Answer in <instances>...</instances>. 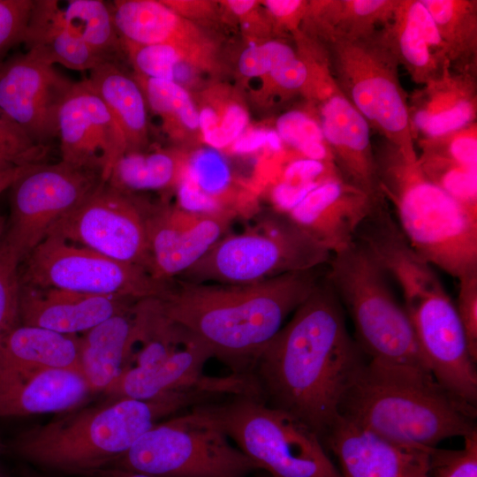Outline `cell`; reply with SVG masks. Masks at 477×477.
I'll return each mask as SVG.
<instances>
[{
  "instance_id": "12",
  "label": "cell",
  "mask_w": 477,
  "mask_h": 477,
  "mask_svg": "<svg viewBox=\"0 0 477 477\" xmlns=\"http://www.w3.org/2000/svg\"><path fill=\"white\" fill-rule=\"evenodd\" d=\"M102 173L60 161L31 166L11 186L4 240L21 261L53 225L102 182Z\"/></svg>"
},
{
  "instance_id": "44",
  "label": "cell",
  "mask_w": 477,
  "mask_h": 477,
  "mask_svg": "<svg viewBox=\"0 0 477 477\" xmlns=\"http://www.w3.org/2000/svg\"><path fill=\"white\" fill-rule=\"evenodd\" d=\"M34 0H0V66L24 39Z\"/></svg>"
},
{
  "instance_id": "24",
  "label": "cell",
  "mask_w": 477,
  "mask_h": 477,
  "mask_svg": "<svg viewBox=\"0 0 477 477\" xmlns=\"http://www.w3.org/2000/svg\"><path fill=\"white\" fill-rule=\"evenodd\" d=\"M121 41L139 45L171 43L211 48L198 27L163 1L116 0L110 3Z\"/></svg>"
},
{
  "instance_id": "1",
  "label": "cell",
  "mask_w": 477,
  "mask_h": 477,
  "mask_svg": "<svg viewBox=\"0 0 477 477\" xmlns=\"http://www.w3.org/2000/svg\"><path fill=\"white\" fill-rule=\"evenodd\" d=\"M366 362L325 274L261 349L250 374L261 399L299 420L322 441Z\"/></svg>"
},
{
  "instance_id": "7",
  "label": "cell",
  "mask_w": 477,
  "mask_h": 477,
  "mask_svg": "<svg viewBox=\"0 0 477 477\" xmlns=\"http://www.w3.org/2000/svg\"><path fill=\"white\" fill-rule=\"evenodd\" d=\"M199 406L272 477H342L310 428L260 397L230 396Z\"/></svg>"
},
{
  "instance_id": "39",
  "label": "cell",
  "mask_w": 477,
  "mask_h": 477,
  "mask_svg": "<svg viewBox=\"0 0 477 477\" xmlns=\"http://www.w3.org/2000/svg\"><path fill=\"white\" fill-rule=\"evenodd\" d=\"M283 143L292 147L303 157L315 145L326 143L316 113L310 105L307 110H292L282 114L276 129Z\"/></svg>"
},
{
  "instance_id": "26",
  "label": "cell",
  "mask_w": 477,
  "mask_h": 477,
  "mask_svg": "<svg viewBox=\"0 0 477 477\" xmlns=\"http://www.w3.org/2000/svg\"><path fill=\"white\" fill-rule=\"evenodd\" d=\"M396 4L397 0L309 1L300 30L320 42L358 39L386 24Z\"/></svg>"
},
{
  "instance_id": "30",
  "label": "cell",
  "mask_w": 477,
  "mask_h": 477,
  "mask_svg": "<svg viewBox=\"0 0 477 477\" xmlns=\"http://www.w3.org/2000/svg\"><path fill=\"white\" fill-rule=\"evenodd\" d=\"M22 43L42 61L75 71H90L108 60L49 17L35 3Z\"/></svg>"
},
{
  "instance_id": "33",
  "label": "cell",
  "mask_w": 477,
  "mask_h": 477,
  "mask_svg": "<svg viewBox=\"0 0 477 477\" xmlns=\"http://www.w3.org/2000/svg\"><path fill=\"white\" fill-rule=\"evenodd\" d=\"M124 54L135 75L166 80L186 88L188 80L211 60V48H189L171 43L139 45L121 41Z\"/></svg>"
},
{
  "instance_id": "9",
  "label": "cell",
  "mask_w": 477,
  "mask_h": 477,
  "mask_svg": "<svg viewBox=\"0 0 477 477\" xmlns=\"http://www.w3.org/2000/svg\"><path fill=\"white\" fill-rule=\"evenodd\" d=\"M107 467L152 477H247L259 470L199 405L155 425Z\"/></svg>"
},
{
  "instance_id": "47",
  "label": "cell",
  "mask_w": 477,
  "mask_h": 477,
  "mask_svg": "<svg viewBox=\"0 0 477 477\" xmlns=\"http://www.w3.org/2000/svg\"><path fill=\"white\" fill-rule=\"evenodd\" d=\"M309 1L303 0H268L263 2L272 23L278 29H285L295 34L301 26Z\"/></svg>"
},
{
  "instance_id": "27",
  "label": "cell",
  "mask_w": 477,
  "mask_h": 477,
  "mask_svg": "<svg viewBox=\"0 0 477 477\" xmlns=\"http://www.w3.org/2000/svg\"><path fill=\"white\" fill-rule=\"evenodd\" d=\"M89 72L88 80L119 129L125 154L145 150L148 144V105L134 76L116 61L102 63Z\"/></svg>"
},
{
  "instance_id": "32",
  "label": "cell",
  "mask_w": 477,
  "mask_h": 477,
  "mask_svg": "<svg viewBox=\"0 0 477 477\" xmlns=\"http://www.w3.org/2000/svg\"><path fill=\"white\" fill-rule=\"evenodd\" d=\"M186 161V155L174 150L126 153L117 160L105 182L133 193L177 187Z\"/></svg>"
},
{
  "instance_id": "29",
  "label": "cell",
  "mask_w": 477,
  "mask_h": 477,
  "mask_svg": "<svg viewBox=\"0 0 477 477\" xmlns=\"http://www.w3.org/2000/svg\"><path fill=\"white\" fill-rule=\"evenodd\" d=\"M52 19L82 39L108 61L124 54L110 3L102 0H35Z\"/></svg>"
},
{
  "instance_id": "46",
  "label": "cell",
  "mask_w": 477,
  "mask_h": 477,
  "mask_svg": "<svg viewBox=\"0 0 477 477\" xmlns=\"http://www.w3.org/2000/svg\"><path fill=\"white\" fill-rule=\"evenodd\" d=\"M307 77V64L297 52L296 56L280 64L263 80L269 94L287 98L298 93L302 94Z\"/></svg>"
},
{
  "instance_id": "22",
  "label": "cell",
  "mask_w": 477,
  "mask_h": 477,
  "mask_svg": "<svg viewBox=\"0 0 477 477\" xmlns=\"http://www.w3.org/2000/svg\"><path fill=\"white\" fill-rule=\"evenodd\" d=\"M477 74L450 68L408 96L413 140L438 136L476 121Z\"/></svg>"
},
{
  "instance_id": "55",
  "label": "cell",
  "mask_w": 477,
  "mask_h": 477,
  "mask_svg": "<svg viewBox=\"0 0 477 477\" xmlns=\"http://www.w3.org/2000/svg\"><path fill=\"white\" fill-rule=\"evenodd\" d=\"M4 450V445L0 443V454L3 452Z\"/></svg>"
},
{
  "instance_id": "6",
  "label": "cell",
  "mask_w": 477,
  "mask_h": 477,
  "mask_svg": "<svg viewBox=\"0 0 477 477\" xmlns=\"http://www.w3.org/2000/svg\"><path fill=\"white\" fill-rule=\"evenodd\" d=\"M329 264L326 277L350 314L355 340L368 360L431 374L408 314L371 252L354 238L332 254Z\"/></svg>"
},
{
  "instance_id": "43",
  "label": "cell",
  "mask_w": 477,
  "mask_h": 477,
  "mask_svg": "<svg viewBox=\"0 0 477 477\" xmlns=\"http://www.w3.org/2000/svg\"><path fill=\"white\" fill-rule=\"evenodd\" d=\"M418 145L477 168V122L434 137L418 139Z\"/></svg>"
},
{
  "instance_id": "53",
  "label": "cell",
  "mask_w": 477,
  "mask_h": 477,
  "mask_svg": "<svg viewBox=\"0 0 477 477\" xmlns=\"http://www.w3.org/2000/svg\"><path fill=\"white\" fill-rule=\"evenodd\" d=\"M254 477H272V476H270L268 473L264 471L258 470L256 471V474L254 475Z\"/></svg>"
},
{
  "instance_id": "54",
  "label": "cell",
  "mask_w": 477,
  "mask_h": 477,
  "mask_svg": "<svg viewBox=\"0 0 477 477\" xmlns=\"http://www.w3.org/2000/svg\"><path fill=\"white\" fill-rule=\"evenodd\" d=\"M27 477H47V476L29 473Z\"/></svg>"
},
{
  "instance_id": "37",
  "label": "cell",
  "mask_w": 477,
  "mask_h": 477,
  "mask_svg": "<svg viewBox=\"0 0 477 477\" xmlns=\"http://www.w3.org/2000/svg\"><path fill=\"white\" fill-rule=\"evenodd\" d=\"M20 262L3 237L0 240V353L9 335L21 324Z\"/></svg>"
},
{
  "instance_id": "40",
  "label": "cell",
  "mask_w": 477,
  "mask_h": 477,
  "mask_svg": "<svg viewBox=\"0 0 477 477\" xmlns=\"http://www.w3.org/2000/svg\"><path fill=\"white\" fill-rule=\"evenodd\" d=\"M296 54V50L288 43L279 40H268L248 46L243 50L238 58V71L247 79H264L276 66Z\"/></svg>"
},
{
  "instance_id": "2",
  "label": "cell",
  "mask_w": 477,
  "mask_h": 477,
  "mask_svg": "<svg viewBox=\"0 0 477 477\" xmlns=\"http://www.w3.org/2000/svg\"><path fill=\"white\" fill-rule=\"evenodd\" d=\"M246 284L174 279L158 297L171 322L206 345L232 374H250L261 349L323 278L321 269Z\"/></svg>"
},
{
  "instance_id": "50",
  "label": "cell",
  "mask_w": 477,
  "mask_h": 477,
  "mask_svg": "<svg viewBox=\"0 0 477 477\" xmlns=\"http://www.w3.org/2000/svg\"><path fill=\"white\" fill-rule=\"evenodd\" d=\"M83 477H152L140 473L105 467L98 470H95L81 475Z\"/></svg>"
},
{
  "instance_id": "34",
  "label": "cell",
  "mask_w": 477,
  "mask_h": 477,
  "mask_svg": "<svg viewBox=\"0 0 477 477\" xmlns=\"http://www.w3.org/2000/svg\"><path fill=\"white\" fill-rule=\"evenodd\" d=\"M196 105L200 135L215 149L229 148L249 125L245 103L229 87L216 86L204 91Z\"/></svg>"
},
{
  "instance_id": "4",
  "label": "cell",
  "mask_w": 477,
  "mask_h": 477,
  "mask_svg": "<svg viewBox=\"0 0 477 477\" xmlns=\"http://www.w3.org/2000/svg\"><path fill=\"white\" fill-rule=\"evenodd\" d=\"M338 415L390 440L426 448L477 431V408L454 398L431 374L371 360L344 393Z\"/></svg>"
},
{
  "instance_id": "25",
  "label": "cell",
  "mask_w": 477,
  "mask_h": 477,
  "mask_svg": "<svg viewBox=\"0 0 477 477\" xmlns=\"http://www.w3.org/2000/svg\"><path fill=\"white\" fill-rule=\"evenodd\" d=\"M133 310L116 314L80 337L81 372L94 394L103 393L130 366L137 341Z\"/></svg>"
},
{
  "instance_id": "10",
  "label": "cell",
  "mask_w": 477,
  "mask_h": 477,
  "mask_svg": "<svg viewBox=\"0 0 477 477\" xmlns=\"http://www.w3.org/2000/svg\"><path fill=\"white\" fill-rule=\"evenodd\" d=\"M321 43L337 85L369 127L405 154L416 155L408 95L381 28L358 39Z\"/></svg>"
},
{
  "instance_id": "56",
  "label": "cell",
  "mask_w": 477,
  "mask_h": 477,
  "mask_svg": "<svg viewBox=\"0 0 477 477\" xmlns=\"http://www.w3.org/2000/svg\"><path fill=\"white\" fill-rule=\"evenodd\" d=\"M0 477H4L1 471H0Z\"/></svg>"
},
{
  "instance_id": "5",
  "label": "cell",
  "mask_w": 477,
  "mask_h": 477,
  "mask_svg": "<svg viewBox=\"0 0 477 477\" xmlns=\"http://www.w3.org/2000/svg\"><path fill=\"white\" fill-rule=\"evenodd\" d=\"M374 152L380 193L412 248L458 279L477 272V212L432 183L418 154L406 155L385 140Z\"/></svg>"
},
{
  "instance_id": "49",
  "label": "cell",
  "mask_w": 477,
  "mask_h": 477,
  "mask_svg": "<svg viewBox=\"0 0 477 477\" xmlns=\"http://www.w3.org/2000/svg\"><path fill=\"white\" fill-rule=\"evenodd\" d=\"M32 165L0 169V193L11 188L13 183Z\"/></svg>"
},
{
  "instance_id": "45",
  "label": "cell",
  "mask_w": 477,
  "mask_h": 477,
  "mask_svg": "<svg viewBox=\"0 0 477 477\" xmlns=\"http://www.w3.org/2000/svg\"><path fill=\"white\" fill-rule=\"evenodd\" d=\"M458 281L455 307L470 354L477 362V272L464 276Z\"/></svg>"
},
{
  "instance_id": "18",
  "label": "cell",
  "mask_w": 477,
  "mask_h": 477,
  "mask_svg": "<svg viewBox=\"0 0 477 477\" xmlns=\"http://www.w3.org/2000/svg\"><path fill=\"white\" fill-rule=\"evenodd\" d=\"M322 442L342 477H430L433 448L390 440L339 415Z\"/></svg>"
},
{
  "instance_id": "15",
  "label": "cell",
  "mask_w": 477,
  "mask_h": 477,
  "mask_svg": "<svg viewBox=\"0 0 477 477\" xmlns=\"http://www.w3.org/2000/svg\"><path fill=\"white\" fill-rule=\"evenodd\" d=\"M305 97L316 113L341 178L372 198H382L370 127L341 92L332 73L316 79Z\"/></svg>"
},
{
  "instance_id": "35",
  "label": "cell",
  "mask_w": 477,
  "mask_h": 477,
  "mask_svg": "<svg viewBox=\"0 0 477 477\" xmlns=\"http://www.w3.org/2000/svg\"><path fill=\"white\" fill-rule=\"evenodd\" d=\"M148 108L161 117L163 131L174 141L199 132L196 102L188 90L176 82L133 75Z\"/></svg>"
},
{
  "instance_id": "31",
  "label": "cell",
  "mask_w": 477,
  "mask_h": 477,
  "mask_svg": "<svg viewBox=\"0 0 477 477\" xmlns=\"http://www.w3.org/2000/svg\"><path fill=\"white\" fill-rule=\"evenodd\" d=\"M420 1L445 46L450 68L477 74V1Z\"/></svg>"
},
{
  "instance_id": "8",
  "label": "cell",
  "mask_w": 477,
  "mask_h": 477,
  "mask_svg": "<svg viewBox=\"0 0 477 477\" xmlns=\"http://www.w3.org/2000/svg\"><path fill=\"white\" fill-rule=\"evenodd\" d=\"M332 254L281 212L251 229L224 235L176 279L194 284H246L329 263Z\"/></svg>"
},
{
  "instance_id": "20",
  "label": "cell",
  "mask_w": 477,
  "mask_h": 477,
  "mask_svg": "<svg viewBox=\"0 0 477 477\" xmlns=\"http://www.w3.org/2000/svg\"><path fill=\"white\" fill-rule=\"evenodd\" d=\"M94 395L80 370L19 367L0 371V418L63 413Z\"/></svg>"
},
{
  "instance_id": "51",
  "label": "cell",
  "mask_w": 477,
  "mask_h": 477,
  "mask_svg": "<svg viewBox=\"0 0 477 477\" xmlns=\"http://www.w3.org/2000/svg\"><path fill=\"white\" fill-rule=\"evenodd\" d=\"M225 3L231 12L241 18L254 11L258 4L256 1L252 0H231Z\"/></svg>"
},
{
  "instance_id": "17",
  "label": "cell",
  "mask_w": 477,
  "mask_h": 477,
  "mask_svg": "<svg viewBox=\"0 0 477 477\" xmlns=\"http://www.w3.org/2000/svg\"><path fill=\"white\" fill-rule=\"evenodd\" d=\"M57 130L61 160L100 171L104 182L125 154L119 129L88 79L72 86L59 110Z\"/></svg>"
},
{
  "instance_id": "16",
  "label": "cell",
  "mask_w": 477,
  "mask_h": 477,
  "mask_svg": "<svg viewBox=\"0 0 477 477\" xmlns=\"http://www.w3.org/2000/svg\"><path fill=\"white\" fill-rule=\"evenodd\" d=\"M74 81L32 53L0 66V109L36 144L57 137L59 110Z\"/></svg>"
},
{
  "instance_id": "28",
  "label": "cell",
  "mask_w": 477,
  "mask_h": 477,
  "mask_svg": "<svg viewBox=\"0 0 477 477\" xmlns=\"http://www.w3.org/2000/svg\"><path fill=\"white\" fill-rule=\"evenodd\" d=\"M80 337L20 324L0 353V371L19 367L80 370Z\"/></svg>"
},
{
  "instance_id": "42",
  "label": "cell",
  "mask_w": 477,
  "mask_h": 477,
  "mask_svg": "<svg viewBox=\"0 0 477 477\" xmlns=\"http://www.w3.org/2000/svg\"><path fill=\"white\" fill-rule=\"evenodd\" d=\"M430 477H477V431L464 437L461 450L433 448Z\"/></svg>"
},
{
  "instance_id": "48",
  "label": "cell",
  "mask_w": 477,
  "mask_h": 477,
  "mask_svg": "<svg viewBox=\"0 0 477 477\" xmlns=\"http://www.w3.org/2000/svg\"><path fill=\"white\" fill-rule=\"evenodd\" d=\"M228 148L236 154H248L261 148L283 152V141L275 129L248 125Z\"/></svg>"
},
{
  "instance_id": "11",
  "label": "cell",
  "mask_w": 477,
  "mask_h": 477,
  "mask_svg": "<svg viewBox=\"0 0 477 477\" xmlns=\"http://www.w3.org/2000/svg\"><path fill=\"white\" fill-rule=\"evenodd\" d=\"M20 284L136 300L163 295L172 281L49 234L24 259Z\"/></svg>"
},
{
  "instance_id": "14",
  "label": "cell",
  "mask_w": 477,
  "mask_h": 477,
  "mask_svg": "<svg viewBox=\"0 0 477 477\" xmlns=\"http://www.w3.org/2000/svg\"><path fill=\"white\" fill-rule=\"evenodd\" d=\"M234 217L231 209L194 212L150 203L146 216L149 273L163 282L176 279L225 235Z\"/></svg>"
},
{
  "instance_id": "36",
  "label": "cell",
  "mask_w": 477,
  "mask_h": 477,
  "mask_svg": "<svg viewBox=\"0 0 477 477\" xmlns=\"http://www.w3.org/2000/svg\"><path fill=\"white\" fill-rule=\"evenodd\" d=\"M419 148L418 163L425 176L458 202L477 212V168L430 148Z\"/></svg>"
},
{
  "instance_id": "13",
  "label": "cell",
  "mask_w": 477,
  "mask_h": 477,
  "mask_svg": "<svg viewBox=\"0 0 477 477\" xmlns=\"http://www.w3.org/2000/svg\"><path fill=\"white\" fill-rule=\"evenodd\" d=\"M149 204L133 193L102 181L57 222L49 234L149 272L146 230Z\"/></svg>"
},
{
  "instance_id": "21",
  "label": "cell",
  "mask_w": 477,
  "mask_h": 477,
  "mask_svg": "<svg viewBox=\"0 0 477 477\" xmlns=\"http://www.w3.org/2000/svg\"><path fill=\"white\" fill-rule=\"evenodd\" d=\"M137 301L128 297L93 295L20 284V322L24 325L77 335L116 314L132 310Z\"/></svg>"
},
{
  "instance_id": "19",
  "label": "cell",
  "mask_w": 477,
  "mask_h": 477,
  "mask_svg": "<svg viewBox=\"0 0 477 477\" xmlns=\"http://www.w3.org/2000/svg\"><path fill=\"white\" fill-rule=\"evenodd\" d=\"M382 199L335 177L309 191L285 215L334 254L352 244L359 227Z\"/></svg>"
},
{
  "instance_id": "38",
  "label": "cell",
  "mask_w": 477,
  "mask_h": 477,
  "mask_svg": "<svg viewBox=\"0 0 477 477\" xmlns=\"http://www.w3.org/2000/svg\"><path fill=\"white\" fill-rule=\"evenodd\" d=\"M49 146L34 142L0 109V169L45 163Z\"/></svg>"
},
{
  "instance_id": "23",
  "label": "cell",
  "mask_w": 477,
  "mask_h": 477,
  "mask_svg": "<svg viewBox=\"0 0 477 477\" xmlns=\"http://www.w3.org/2000/svg\"><path fill=\"white\" fill-rule=\"evenodd\" d=\"M381 33L398 64L415 83L423 86L450 68L445 46L420 0H397L392 17Z\"/></svg>"
},
{
  "instance_id": "41",
  "label": "cell",
  "mask_w": 477,
  "mask_h": 477,
  "mask_svg": "<svg viewBox=\"0 0 477 477\" xmlns=\"http://www.w3.org/2000/svg\"><path fill=\"white\" fill-rule=\"evenodd\" d=\"M185 173L208 196H216L230 183V171L220 155L211 149L196 151L187 158Z\"/></svg>"
},
{
  "instance_id": "52",
  "label": "cell",
  "mask_w": 477,
  "mask_h": 477,
  "mask_svg": "<svg viewBox=\"0 0 477 477\" xmlns=\"http://www.w3.org/2000/svg\"><path fill=\"white\" fill-rule=\"evenodd\" d=\"M6 226H7L6 218L5 216L0 214V240L3 238L4 235Z\"/></svg>"
},
{
  "instance_id": "3",
  "label": "cell",
  "mask_w": 477,
  "mask_h": 477,
  "mask_svg": "<svg viewBox=\"0 0 477 477\" xmlns=\"http://www.w3.org/2000/svg\"><path fill=\"white\" fill-rule=\"evenodd\" d=\"M222 397L194 388L149 399L106 397L18 434L10 450L44 470L83 475L105 468L157 423Z\"/></svg>"
}]
</instances>
